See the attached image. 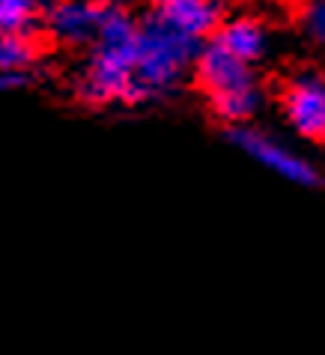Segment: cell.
<instances>
[{
	"instance_id": "cell-10",
	"label": "cell",
	"mask_w": 325,
	"mask_h": 355,
	"mask_svg": "<svg viewBox=\"0 0 325 355\" xmlns=\"http://www.w3.org/2000/svg\"><path fill=\"white\" fill-rule=\"evenodd\" d=\"M39 60V45L36 36H9L0 33V72L18 66H36Z\"/></svg>"
},
{
	"instance_id": "cell-8",
	"label": "cell",
	"mask_w": 325,
	"mask_h": 355,
	"mask_svg": "<svg viewBox=\"0 0 325 355\" xmlns=\"http://www.w3.org/2000/svg\"><path fill=\"white\" fill-rule=\"evenodd\" d=\"M215 42L221 48H227L230 54H236L239 60L257 66L265 51H269V31L260 18L254 15H236V18H227L218 31H215Z\"/></svg>"
},
{
	"instance_id": "cell-9",
	"label": "cell",
	"mask_w": 325,
	"mask_h": 355,
	"mask_svg": "<svg viewBox=\"0 0 325 355\" xmlns=\"http://www.w3.org/2000/svg\"><path fill=\"white\" fill-rule=\"evenodd\" d=\"M39 27H42L39 0H0V33L36 36Z\"/></svg>"
},
{
	"instance_id": "cell-1",
	"label": "cell",
	"mask_w": 325,
	"mask_h": 355,
	"mask_svg": "<svg viewBox=\"0 0 325 355\" xmlns=\"http://www.w3.org/2000/svg\"><path fill=\"white\" fill-rule=\"evenodd\" d=\"M203 42L179 33L161 15H143L137 33L134 54V78L129 90V105H146L152 98L173 93L182 78L194 69Z\"/></svg>"
},
{
	"instance_id": "cell-5",
	"label": "cell",
	"mask_w": 325,
	"mask_h": 355,
	"mask_svg": "<svg viewBox=\"0 0 325 355\" xmlns=\"http://www.w3.org/2000/svg\"><path fill=\"white\" fill-rule=\"evenodd\" d=\"M191 72H194V81L200 84L206 102L260 87V78H257V72H254V66L239 60V57L230 54L227 48H221L215 39L203 42Z\"/></svg>"
},
{
	"instance_id": "cell-13",
	"label": "cell",
	"mask_w": 325,
	"mask_h": 355,
	"mask_svg": "<svg viewBox=\"0 0 325 355\" xmlns=\"http://www.w3.org/2000/svg\"><path fill=\"white\" fill-rule=\"evenodd\" d=\"M161 3H164V0H150V6H152V9H155V6H161Z\"/></svg>"
},
{
	"instance_id": "cell-6",
	"label": "cell",
	"mask_w": 325,
	"mask_h": 355,
	"mask_svg": "<svg viewBox=\"0 0 325 355\" xmlns=\"http://www.w3.org/2000/svg\"><path fill=\"white\" fill-rule=\"evenodd\" d=\"M102 18V0H57L45 9L42 27L60 45H93Z\"/></svg>"
},
{
	"instance_id": "cell-2",
	"label": "cell",
	"mask_w": 325,
	"mask_h": 355,
	"mask_svg": "<svg viewBox=\"0 0 325 355\" xmlns=\"http://www.w3.org/2000/svg\"><path fill=\"white\" fill-rule=\"evenodd\" d=\"M134 42H93L81 75L75 78V96L87 105H129L134 78Z\"/></svg>"
},
{
	"instance_id": "cell-3",
	"label": "cell",
	"mask_w": 325,
	"mask_h": 355,
	"mask_svg": "<svg viewBox=\"0 0 325 355\" xmlns=\"http://www.w3.org/2000/svg\"><path fill=\"white\" fill-rule=\"evenodd\" d=\"M227 141L239 153L248 155L251 162H257L265 171L283 176V180L292 185H301V189H317V185H322V173L317 171V164H313L308 155H301L299 150H292V146L278 141L274 135L257 129V125H251V123L230 125Z\"/></svg>"
},
{
	"instance_id": "cell-11",
	"label": "cell",
	"mask_w": 325,
	"mask_h": 355,
	"mask_svg": "<svg viewBox=\"0 0 325 355\" xmlns=\"http://www.w3.org/2000/svg\"><path fill=\"white\" fill-rule=\"evenodd\" d=\"M299 27L313 45H325V0H304Z\"/></svg>"
},
{
	"instance_id": "cell-4",
	"label": "cell",
	"mask_w": 325,
	"mask_h": 355,
	"mask_svg": "<svg viewBox=\"0 0 325 355\" xmlns=\"http://www.w3.org/2000/svg\"><path fill=\"white\" fill-rule=\"evenodd\" d=\"M290 129L313 144H325V75L304 69L295 72L281 96Z\"/></svg>"
},
{
	"instance_id": "cell-12",
	"label": "cell",
	"mask_w": 325,
	"mask_h": 355,
	"mask_svg": "<svg viewBox=\"0 0 325 355\" xmlns=\"http://www.w3.org/2000/svg\"><path fill=\"white\" fill-rule=\"evenodd\" d=\"M39 81L36 66H18V69H3L0 72V93H21L30 90Z\"/></svg>"
},
{
	"instance_id": "cell-7",
	"label": "cell",
	"mask_w": 325,
	"mask_h": 355,
	"mask_svg": "<svg viewBox=\"0 0 325 355\" xmlns=\"http://www.w3.org/2000/svg\"><path fill=\"white\" fill-rule=\"evenodd\" d=\"M167 24L179 33L209 42L215 31L224 24V6L221 0H164L161 6L152 9Z\"/></svg>"
}]
</instances>
